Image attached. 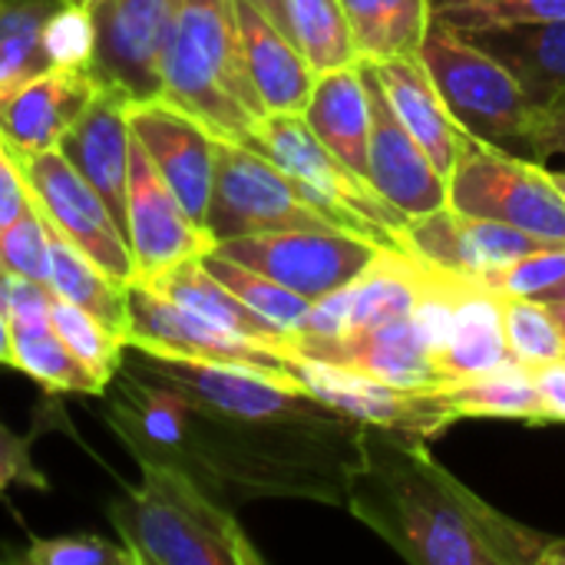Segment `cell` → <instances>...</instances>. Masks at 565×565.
I'll return each mask as SVG.
<instances>
[{"label":"cell","mask_w":565,"mask_h":565,"mask_svg":"<svg viewBox=\"0 0 565 565\" xmlns=\"http://www.w3.org/2000/svg\"><path fill=\"white\" fill-rule=\"evenodd\" d=\"M387 467V516L401 553L427 565L540 563L546 536L500 516L460 480L437 467L424 447H407Z\"/></svg>","instance_id":"1"},{"label":"cell","mask_w":565,"mask_h":565,"mask_svg":"<svg viewBox=\"0 0 565 565\" xmlns=\"http://www.w3.org/2000/svg\"><path fill=\"white\" fill-rule=\"evenodd\" d=\"M132 565H262L238 520L192 473L139 463V483L106 507Z\"/></svg>","instance_id":"2"},{"label":"cell","mask_w":565,"mask_h":565,"mask_svg":"<svg viewBox=\"0 0 565 565\" xmlns=\"http://www.w3.org/2000/svg\"><path fill=\"white\" fill-rule=\"evenodd\" d=\"M159 99L199 119L215 139L248 146L268 113L245 66L235 0H182L162 60Z\"/></svg>","instance_id":"3"},{"label":"cell","mask_w":565,"mask_h":565,"mask_svg":"<svg viewBox=\"0 0 565 565\" xmlns=\"http://www.w3.org/2000/svg\"><path fill=\"white\" fill-rule=\"evenodd\" d=\"M417 56L467 136L510 152L513 146L526 149L540 106L526 96L510 66L440 20L430 23Z\"/></svg>","instance_id":"4"},{"label":"cell","mask_w":565,"mask_h":565,"mask_svg":"<svg viewBox=\"0 0 565 565\" xmlns=\"http://www.w3.org/2000/svg\"><path fill=\"white\" fill-rule=\"evenodd\" d=\"M248 146L255 152L268 156L275 166H281L321 205L338 212L354 232H361L401 255H414L411 218L404 212H397L371 185V179L358 175L331 149H324L301 116H265L255 126Z\"/></svg>","instance_id":"5"},{"label":"cell","mask_w":565,"mask_h":565,"mask_svg":"<svg viewBox=\"0 0 565 565\" xmlns=\"http://www.w3.org/2000/svg\"><path fill=\"white\" fill-rule=\"evenodd\" d=\"M205 228L215 245L258 232L285 228H344L354 232L338 212L321 205L301 182L252 146L218 139L215 182L205 212Z\"/></svg>","instance_id":"6"},{"label":"cell","mask_w":565,"mask_h":565,"mask_svg":"<svg viewBox=\"0 0 565 565\" xmlns=\"http://www.w3.org/2000/svg\"><path fill=\"white\" fill-rule=\"evenodd\" d=\"M450 205L530 235L565 242V199L546 166L470 136L450 179Z\"/></svg>","instance_id":"7"},{"label":"cell","mask_w":565,"mask_h":565,"mask_svg":"<svg viewBox=\"0 0 565 565\" xmlns=\"http://www.w3.org/2000/svg\"><path fill=\"white\" fill-rule=\"evenodd\" d=\"M218 255L275 278L278 285L318 301L351 281H358L374 262H381L387 245L344 228H285L258 232L215 245Z\"/></svg>","instance_id":"8"},{"label":"cell","mask_w":565,"mask_h":565,"mask_svg":"<svg viewBox=\"0 0 565 565\" xmlns=\"http://www.w3.org/2000/svg\"><path fill=\"white\" fill-rule=\"evenodd\" d=\"M10 152V149H7ZM20 166L36 209L46 222L79 248L96 268H103L113 281L132 285L136 262L126 242L122 225L109 212V205L96 195V189L70 166L60 149L50 152H10Z\"/></svg>","instance_id":"9"},{"label":"cell","mask_w":565,"mask_h":565,"mask_svg":"<svg viewBox=\"0 0 565 565\" xmlns=\"http://www.w3.org/2000/svg\"><path fill=\"white\" fill-rule=\"evenodd\" d=\"M179 10L182 0H99L89 10L96 30L89 73L96 83L129 103L159 99L162 60Z\"/></svg>","instance_id":"10"},{"label":"cell","mask_w":565,"mask_h":565,"mask_svg":"<svg viewBox=\"0 0 565 565\" xmlns=\"http://www.w3.org/2000/svg\"><path fill=\"white\" fill-rule=\"evenodd\" d=\"M126 242L136 262V281H149L215 248L212 232L189 215L136 136L126 182Z\"/></svg>","instance_id":"11"},{"label":"cell","mask_w":565,"mask_h":565,"mask_svg":"<svg viewBox=\"0 0 565 565\" xmlns=\"http://www.w3.org/2000/svg\"><path fill=\"white\" fill-rule=\"evenodd\" d=\"M129 331L126 344L152 354V358H182V361H222V364H248L262 371L288 374V361L248 338H238L202 315L182 308L179 301L146 288L129 285Z\"/></svg>","instance_id":"12"},{"label":"cell","mask_w":565,"mask_h":565,"mask_svg":"<svg viewBox=\"0 0 565 565\" xmlns=\"http://www.w3.org/2000/svg\"><path fill=\"white\" fill-rule=\"evenodd\" d=\"M285 361L321 407L344 414L351 420L424 437H437L447 424L457 420L430 391H404L367 374H358L351 367H338L301 354H288Z\"/></svg>","instance_id":"13"},{"label":"cell","mask_w":565,"mask_h":565,"mask_svg":"<svg viewBox=\"0 0 565 565\" xmlns=\"http://www.w3.org/2000/svg\"><path fill=\"white\" fill-rule=\"evenodd\" d=\"M361 73L371 99V149H367L371 185L407 218H424L447 209L450 205L447 175L434 166L424 146L397 119L367 60H361Z\"/></svg>","instance_id":"14"},{"label":"cell","mask_w":565,"mask_h":565,"mask_svg":"<svg viewBox=\"0 0 565 565\" xmlns=\"http://www.w3.org/2000/svg\"><path fill=\"white\" fill-rule=\"evenodd\" d=\"M288 354L351 367L358 374H367L374 381H384V384H394L404 391H437L444 384V374H440L414 315L387 321V324L361 328V331L331 334V338L295 334Z\"/></svg>","instance_id":"15"},{"label":"cell","mask_w":565,"mask_h":565,"mask_svg":"<svg viewBox=\"0 0 565 565\" xmlns=\"http://www.w3.org/2000/svg\"><path fill=\"white\" fill-rule=\"evenodd\" d=\"M53 291L40 281L0 271V308L13 334V364L50 394L103 397L106 384L66 348L50 321Z\"/></svg>","instance_id":"16"},{"label":"cell","mask_w":565,"mask_h":565,"mask_svg":"<svg viewBox=\"0 0 565 565\" xmlns=\"http://www.w3.org/2000/svg\"><path fill=\"white\" fill-rule=\"evenodd\" d=\"M550 245H559V242L530 235L523 228H513L493 218L467 215L454 205L424 218H411L414 255L434 268L454 271L470 281H480L483 275Z\"/></svg>","instance_id":"17"},{"label":"cell","mask_w":565,"mask_h":565,"mask_svg":"<svg viewBox=\"0 0 565 565\" xmlns=\"http://www.w3.org/2000/svg\"><path fill=\"white\" fill-rule=\"evenodd\" d=\"M129 126L189 215L205 225L218 139L199 119L166 99L129 103Z\"/></svg>","instance_id":"18"},{"label":"cell","mask_w":565,"mask_h":565,"mask_svg":"<svg viewBox=\"0 0 565 565\" xmlns=\"http://www.w3.org/2000/svg\"><path fill=\"white\" fill-rule=\"evenodd\" d=\"M424 295V262L414 255L387 252L358 281L311 301V311L298 334L331 338L411 318Z\"/></svg>","instance_id":"19"},{"label":"cell","mask_w":565,"mask_h":565,"mask_svg":"<svg viewBox=\"0 0 565 565\" xmlns=\"http://www.w3.org/2000/svg\"><path fill=\"white\" fill-rule=\"evenodd\" d=\"M99 83L89 66H53L0 96V142L10 152H50L93 103Z\"/></svg>","instance_id":"20"},{"label":"cell","mask_w":565,"mask_h":565,"mask_svg":"<svg viewBox=\"0 0 565 565\" xmlns=\"http://www.w3.org/2000/svg\"><path fill=\"white\" fill-rule=\"evenodd\" d=\"M60 152L96 189V195L109 205L126 232V182L132 152L129 99L116 89L99 86L86 113L63 136Z\"/></svg>","instance_id":"21"},{"label":"cell","mask_w":565,"mask_h":565,"mask_svg":"<svg viewBox=\"0 0 565 565\" xmlns=\"http://www.w3.org/2000/svg\"><path fill=\"white\" fill-rule=\"evenodd\" d=\"M235 23H238L245 66L262 96L265 113L301 116L311 99L318 73L311 70L298 43L285 30H278L262 10H255L248 0H235Z\"/></svg>","instance_id":"22"},{"label":"cell","mask_w":565,"mask_h":565,"mask_svg":"<svg viewBox=\"0 0 565 565\" xmlns=\"http://www.w3.org/2000/svg\"><path fill=\"white\" fill-rule=\"evenodd\" d=\"M371 66H374L381 89L391 99L397 119L424 146V152L434 159V166L450 179V172H454L460 152L467 149L470 136L450 116V109H447L444 96L437 93L420 56H401V60L371 63Z\"/></svg>","instance_id":"23"},{"label":"cell","mask_w":565,"mask_h":565,"mask_svg":"<svg viewBox=\"0 0 565 565\" xmlns=\"http://www.w3.org/2000/svg\"><path fill=\"white\" fill-rule=\"evenodd\" d=\"M301 119L308 122V129L318 136L324 149H331L348 169L367 179L371 99H367L361 60L354 66L318 73Z\"/></svg>","instance_id":"24"},{"label":"cell","mask_w":565,"mask_h":565,"mask_svg":"<svg viewBox=\"0 0 565 565\" xmlns=\"http://www.w3.org/2000/svg\"><path fill=\"white\" fill-rule=\"evenodd\" d=\"M136 285H146L172 301H179L182 308L202 315L205 321L238 334V338H248L275 354H288L291 351V334L278 324H271L268 318H262L258 311H252L232 288H225L205 265L202 258H192V262H182L149 281H136Z\"/></svg>","instance_id":"25"},{"label":"cell","mask_w":565,"mask_h":565,"mask_svg":"<svg viewBox=\"0 0 565 565\" xmlns=\"http://www.w3.org/2000/svg\"><path fill=\"white\" fill-rule=\"evenodd\" d=\"M454 275V271H450ZM457 278V301H454V324L447 344L437 354V367L444 384L487 374L493 367L513 364L507 334H503V311L500 295L487 291L470 278Z\"/></svg>","instance_id":"26"},{"label":"cell","mask_w":565,"mask_h":565,"mask_svg":"<svg viewBox=\"0 0 565 565\" xmlns=\"http://www.w3.org/2000/svg\"><path fill=\"white\" fill-rule=\"evenodd\" d=\"M467 36L493 53L503 66H510L540 109L565 96V17L470 30Z\"/></svg>","instance_id":"27"},{"label":"cell","mask_w":565,"mask_h":565,"mask_svg":"<svg viewBox=\"0 0 565 565\" xmlns=\"http://www.w3.org/2000/svg\"><path fill=\"white\" fill-rule=\"evenodd\" d=\"M341 7L367 63L417 56L434 23V0H341Z\"/></svg>","instance_id":"28"},{"label":"cell","mask_w":565,"mask_h":565,"mask_svg":"<svg viewBox=\"0 0 565 565\" xmlns=\"http://www.w3.org/2000/svg\"><path fill=\"white\" fill-rule=\"evenodd\" d=\"M46 218V215H43ZM50 268H46V288L89 311L96 321H103L109 331H116L119 338H126L129 331V301H126V288L129 285H119L113 281L103 268H96L79 248H73L50 222Z\"/></svg>","instance_id":"29"},{"label":"cell","mask_w":565,"mask_h":565,"mask_svg":"<svg viewBox=\"0 0 565 565\" xmlns=\"http://www.w3.org/2000/svg\"><path fill=\"white\" fill-rule=\"evenodd\" d=\"M457 420L460 417H510V420H546L536 377L523 364H503L477 377L450 381L430 391Z\"/></svg>","instance_id":"30"},{"label":"cell","mask_w":565,"mask_h":565,"mask_svg":"<svg viewBox=\"0 0 565 565\" xmlns=\"http://www.w3.org/2000/svg\"><path fill=\"white\" fill-rule=\"evenodd\" d=\"M60 7L63 0H0V96L56 66L46 30Z\"/></svg>","instance_id":"31"},{"label":"cell","mask_w":565,"mask_h":565,"mask_svg":"<svg viewBox=\"0 0 565 565\" xmlns=\"http://www.w3.org/2000/svg\"><path fill=\"white\" fill-rule=\"evenodd\" d=\"M288 30L315 73L361 60L341 0H288Z\"/></svg>","instance_id":"32"},{"label":"cell","mask_w":565,"mask_h":565,"mask_svg":"<svg viewBox=\"0 0 565 565\" xmlns=\"http://www.w3.org/2000/svg\"><path fill=\"white\" fill-rule=\"evenodd\" d=\"M202 265H205L225 288H232L252 311H258V315L268 318L271 324L285 328L291 338L301 331V324H305V318H308V311H311V301H308V298H301L298 291L278 285L275 278H268V275H262V271H252V268H245V265H238V262L218 255L215 248H212L209 255H202Z\"/></svg>","instance_id":"33"},{"label":"cell","mask_w":565,"mask_h":565,"mask_svg":"<svg viewBox=\"0 0 565 565\" xmlns=\"http://www.w3.org/2000/svg\"><path fill=\"white\" fill-rule=\"evenodd\" d=\"M500 311H503V334L510 358L530 371L543 364L565 361V334L556 324L550 305L536 298H503L500 295Z\"/></svg>","instance_id":"34"},{"label":"cell","mask_w":565,"mask_h":565,"mask_svg":"<svg viewBox=\"0 0 565 565\" xmlns=\"http://www.w3.org/2000/svg\"><path fill=\"white\" fill-rule=\"evenodd\" d=\"M50 321L60 331V338L66 341V348L109 387L113 377L126 364V351H129L126 338H119L103 321H96L89 311H83L56 295L50 298Z\"/></svg>","instance_id":"35"},{"label":"cell","mask_w":565,"mask_h":565,"mask_svg":"<svg viewBox=\"0 0 565 565\" xmlns=\"http://www.w3.org/2000/svg\"><path fill=\"white\" fill-rule=\"evenodd\" d=\"M559 17H565V0H434V20L463 33Z\"/></svg>","instance_id":"36"},{"label":"cell","mask_w":565,"mask_h":565,"mask_svg":"<svg viewBox=\"0 0 565 565\" xmlns=\"http://www.w3.org/2000/svg\"><path fill=\"white\" fill-rule=\"evenodd\" d=\"M50 268V228L36 202L7 228H0V271L46 285Z\"/></svg>","instance_id":"37"},{"label":"cell","mask_w":565,"mask_h":565,"mask_svg":"<svg viewBox=\"0 0 565 565\" xmlns=\"http://www.w3.org/2000/svg\"><path fill=\"white\" fill-rule=\"evenodd\" d=\"M565 278V242L540 248L533 255H523L490 275H483L477 285H483L487 291H497L503 298H540L543 291H550L556 281Z\"/></svg>","instance_id":"38"},{"label":"cell","mask_w":565,"mask_h":565,"mask_svg":"<svg viewBox=\"0 0 565 565\" xmlns=\"http://www.w3.org/2000/svg\"><path fill=\"white\" fill-rule=\"evenodd\" d=\"M13 563L26 565H132V556L116 540H103L93 533L83 536H56V540H33Z\"/></svg>","instance_id":"39"},{"label":"cell","mask_w":565,"mask_h":565,"mask_svg":"<svg viewBox=\"0 0 565 565\" xmlns=\"http://www.w3.org/2000/svg\"><path fill=\"white\" fill-rule=\"evenodd\" d=\"M30 447H33V434L20 437L17 430H10L0 420V493L17 487V483L30 487V490H40V493L50 490V480L36 470Z\"/></svg>","instance_id":"40"},{"label":"cell","mask_w":565,"mask_h":565,"mask_svg":"<svg viewBox=\"0 0 565 565\" xmlns=\"http://www.w3.org/2000/svg\"><path fill=\"white\" fill-rule=\"evenodd\" d=\"M526 156L536 162L546 156H565V96L540 109L536 126L526 139Z\"/></svg>","instance_id":"41"},{"label":"cell","mask_w":565,"mask_h":565,"mask_svg":"<svg viewBox=\"0 0 565 565\" xmlns=\"http://www.w3.org/2000/svg\"><path fill=\"white\" fill-rule=\"evenodd\" d=\"M30 205H33L30 185H26L20 166L13 162V156L0 142V228L17 222Z\"/></svg>","instance_id":"42"},{"label":"cell","mask_w":565,"mask_h":565,"mask_svg":"<svg viewBox=\"0 0 565 565\" xmlns=\"http://www.w3.org/2000/svg\"><path fill=\"white\" fill-rule=\"evenodd\" d=\"M533 377H536V387L543 397L546 420H565V361L536 367Z\"/></svg>","instance_id":"43"},{"label":"cell","mask_w":565,"mask_h":565,"mask_svg":"<svg viewBox=\"0 0 565 565\" xmlns=\"http://www.w3.org/2000/svg\"><path fill=\"white\" fill-rule=\"evenodd\" d=\"M255 10H262L278 30H285L288 36H291V30H288V0H248Z\"/></svg>","instance_id":"44"},{"label":"cell","mask_w":565,"mask_h":565,"mask_svg":"<svg viewBox=\"0 0 565 565\" xmlns=\"http://www.w3.org/2000/svg\"><path fill=\"white\" fill-rule=\"evenodd\" d=\"M0 364L3 367H17L13 364V334H10V321L0 308Z\"/></svg>","instance_id":"45"},{"label":"cell","mask_w":565,"mask_h":565,"mask_svg":"<svg viewBox=\"0 0 565 565\" xmlns=\"http://www.w3.org/2000/svg\"><path fill=\"white\" fill-rule=\"evenodd\" d=\"M540 563L565 565V540H550L546 550L540 553Z\"/></svg>","instance_id":"46"},{"label":"cell","mask_w":565,"mask_h":565,"mask_svg":"<svg viewBox=\"0 0 565 565\" xmlns=\"http://www.w3.org/2000/svg\"><path fill=\"white\" fill-rule=\"evenodd\" d=\"M536 301H543V305H556V301H565V278H563V281H556V285H553L550 291H543V295H540Z\"/></svg>","instance_id":"47"},{"label":"cell","mask_w":565,"mask_h":565,"mask_svg":"<svg viewBox=\"0 0 565 565\" xmlns=\"http://www.w3.org/2000/svg\"><path fill=\"white\" fill-rule=\"evenodd\" d=\"M546 175H550V182L559 189V195L565 199V169H550V166H546Z\"/></svg>","instance_id":"48"},{"label":"cell","mask_w":565,"mask_h":565,"mask_svg":"<svg viewBox=\"0 0 565 565\" xmlns=\"http://www.w3.org/2000/svg\"><path fill=\"white\" fill-rule=\"evenodd\" d=\"M550 311H553L556 324L563 328V334H565V301H556V305H550Z\"/></svg>","instance_id":"49"},{"label":"cell","mask_w":565,"mask_h":565,"mask_svg":"<svg viewBox=\"0 0 565 565\" xmlns=\"http://www.w3.org/2000/svg\"><path fill=\"white\" fill-rule=\"evenodd\" d=\"M63 3H73V7H86V10H93L99 0H63Z\"/></svg>","instance_id":"50"}]
</instances>
